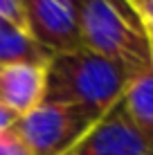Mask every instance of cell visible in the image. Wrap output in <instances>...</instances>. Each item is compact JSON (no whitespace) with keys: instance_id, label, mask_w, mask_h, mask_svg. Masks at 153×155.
Here are the masks:
<instances>
[{"instance_id":"9c48e42d","label":"cell","mask_w":153,"mask_h":155,"mask_svg":"<svg viewBox=\"0 0 153 155\" xmlns=\"http://www.w3.org/2000/svg\"><path fill=\"white\" fill-rule=\"evenodd\" d=\"M124 2L131 9V14L135 16V20L142 25V29L146 31L153 45V0H124Z\"/></svg>"},{"instance_id":"7c38bea8","label":"cell","mask_w":153,"mask_h":155,"mask_svg":"<svg viewBox=\"0 0 153 155\" xmlns=\"http://www.w3.org/2000/svg\"><path fill=\"white\" fill-rule=\"evenodd\" d=\"M14 124H16V115H12L2 104H0V133L9 130V128H12Z\"/></svg>"},{"instance_id":"3957f363","label":"cell","mask_w":153,"mask_h":155,"mask_svg":"<svg viewBox=\"0 0 153 155\" xmlns=\"http://www.w3.org/2000/svg\"><path fill=\"white\" fill-rule=\"evenodd\" d=\"M101 117L81 106L43 101L18 117L14 130L34 155H65L75 148Z\"/></svg>"},{"instance_id":"52a82bcc","label":"cell","mask_w":153,"mask_h":155,"mask_svg":"<svg viewBox=\"0 0 153 155\" xmlns=\"http://www.w3.org/2000/svg\"><path fill=\"white\" fill-rule=\"evenodd\" d=\"M119 104L135 130L153 146V61L131 77Z\"/></svg>"},{"instance_id":"277c9868","label":"cell","mask_w":153,"mask_h":155,"mask_svg":"<svg viewBox=\"0 0 153 155\" xmlns=\"http://www.w3.org/2000/svg\"><path fill=\"white\" fill-rule=\"evenodd\" d=\"M25 29L50 54L81 50L77 9L72 0H23Z\"/></svg>"},{"instance_id":"ba28073f","label":"cell","mask_w":153,"mask_h":155,"mask_svg":"<svg viewBox=\"0 0 153 155\" xmlns=\"http://www.w3.org/2000/svg\"><path fill=\"white\" fill-rule=\"evenodd\" d=\"M52 54L32 38L25 27L0 18V65L12 63H47Z\"/></svg>"},{"instance_id":"8992f818","label":"cell","mask_w":153,"mask_h":155,"mask_svg":"<svg viewBox=\"0 0 153 155\" xmlns=\"http://www.w3.org/2000/svg\"><path fill=\"white\" fill-rule=\"evenodd\" d=\"M47 63H12L0 65V104L16 119L34 110L45 99Z\"/></svg>"},{"instance_id":"8fae6325","label":"cell","mask_w":153,"mask_h":155,"mask_svg":"<svg viewBox=\"0 0 153 155\" xmlns=\"http://www.w3.org/2000/svg\"><path fill=\"white\" fill-rule=\"evenodd\" d=\"M0 18L18 25V27H25L23 0H0Z\"/></svg>"},{"instance_id":"7a4b0ae2","label":"cell","mask_w":153,"mask_h":155,"mask_svg":"<svg viewBox=\"0 0 153 155\" xmlns=\"http://www.w3.org/2000/svg\"><path fill=\"white\" fill-rule=\"evenodd\" d=\"M81 45L138 72L153 61V45L124 0H72Z\"/></svg>"},{"instance_id":"30bf717a","label":"cell","mask_w":153,"mask_h":155,"mask_svg":"<svg viewBox=\"0 0 153 155\" xmlns=\"http://www.w3.org/2000/svg\"><path fill=\"white\" fill-rule=\"evenodd\" d=\"M0 155H34V153L27 148V144L20 140L12 126L9 130L0 133Z\"/></svg>"},{"instance_id":"5b68a950","label":"cell","mask_w":153,"mask_h":155,"mask_svg":"<svg viewBox=\"0 0 153 155\" xmlns=\"http://www.w3.org/2000/svg\"><path fill=\"white\" fill-rule=\"evenodd\" d=\"M65 155H153V146L135 130L117 101Z\"/></svg>"},{"instance_id":"6da1fadb","label":"cell","mask_w":153,"mask_h":155,"mask_svg":"<svg viewBox=\"0 0 153 155\" xmlns=\"http://www.w3.org/2000/svg\"><path fill=\"white\" fill-rule=\"evenodd\" d=\"M133 72L95 52L75 50L52 54L45 65V99L52 104L81 106L104 117L122 99Z\"/></svg>"}]
</instances>
